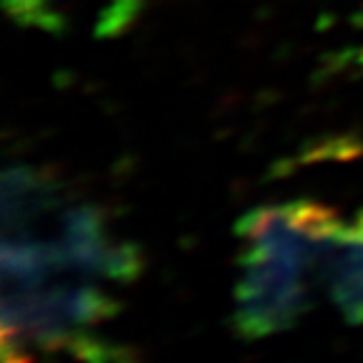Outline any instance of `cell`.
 <instances>
[{
	"mask_svg": "<svg viewBox=\"0 0 363 363\" xmlns=\"http://www.w3.org/2000/svg\"><path fill=\"white\" fill-rule=\"evenodd\" d=\"M340 220L320 202L257 207L240 220L235 323L247 340L293 328L323 285L325 257Z\"/></svg>",
	"mask_w": 363,
	"mask_h": 363,
	"instance_id": "6da1fadb",
	"label": "cell"
},
{
	"mask_svg": "<svg viewBox=\"0 0 363 363\" xmlns=\"http://www.w3.org/2000/svg\"><path fill=\"white\" fill-rule=\"evenodd\" d=\"M323 285L346 323H363V210L340 222L325 257Z\"/></svg>",
	"mask_w": 363,
	"mask_h": 363,
	"instance_id": "7a4b0ae2",
	"label": "cell"
},
{
	"mask_svg": "<svg viewBox=\"0 0 363 363\" xmlns=\"http://www.w3.org/2000/svg\"><path fill=\"white\" fill-rule=\"evenodd\" d=\"M74 0H6L11 16L23 26L43 30H58L66 21V11ZM142 0H108V26L119 28L121 21H129L139 11Z\"/></svg>",
	"mask_w": 363,
	"mask_h": 363,
	"instance_id": "3957f363",
	"label": "cell"
}]
</instances>
